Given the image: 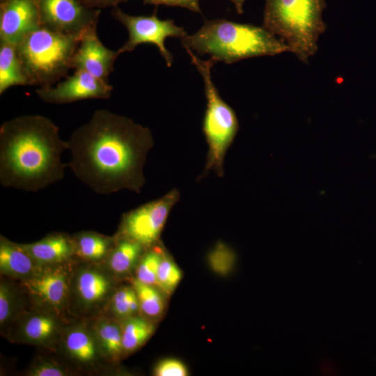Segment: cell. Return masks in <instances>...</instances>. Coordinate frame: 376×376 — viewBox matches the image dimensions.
Here are the masks:
<instances>
[{"instance_id": "6da1fadb", "label": "cell", "mask_w": 376, "mask_h": 376, "mask_svg": "<svg viewBox=\"0 0 376 376\" xmlns=\"http://www.w3.org/2000/svg\"><path fill=\"white\" fill-rule=\"evenodd\" d=\"M67 167L97 194L121 190L139 194L144 165L154 146L148 127L107 109H97L67 140Z\"/></svg>"}, {"instance_id": "7a4b0ae2", "label": "cell", "mask_w": 376, "mask_h": 376, "mask_svg": "<svg viewBox=\"0 0 376 376\" xmlns=\"http://www.w3.org/2000/svg\"><path fill=\"white\" fill-rule=\"evenodd\" d=\"M67 141L58 127L42 115H23L0 127V183L4 187L37 192L59 182L67 164Z\"/></svg>"}, {"instance_id": "3957f363", "label": "cell", "mask_w": 376, "mask_h": 376, "mask_svg": "<svg viewBox=\"0 0 376 376\" xmlns=\"http://www.w3.org/2000/svg\"><path fill=\"white\" fill-rule=\"evenodd\" d=\"M181 44L198 54H209L230 64L240 60L290 52L288 45L263 26L224 19L205 20L196 33L181 38Z\"/></svg>"}, {"instance_id": "277c9868", "label": "cell", "mask_w": 376, "mask_h": 376, "mask_svg": "<svg viewBox=\"0 0 376 376\" xmlns=\"http://www.w3.org/2000/svg\"><path fill=\"white\" fill-rule=\"evenodd\" d=\"M326 6V0H265L263 26L307 63L327 29L322 18Z\"/></svg>"}, {"instance_id": "5b68a950", "label": "cell", "mask_w": 376, "mask_h": 376, "mask_svg": "<svg viewBox=\"0 0 376 376\" xmlns=\"http://www.w3.org/2000/svg\"><path fill=\"white\" fill-rule=\"evenodd\" d=\"M83 33L40 26L26 36L16 46L29 86L48 87L67 77Z\"/></svg>"}, {"instance_id": "8992f818", "label": "cell", "mask_w": 376, "mask_h": 376, "mask_svg": "<svg viewBox=\"0 0 376 376\" xmlns=\"http://www.w3.org/2000/svg\"><path fill=\"white\" fill-rule=\"evenodd\" d=\"M186 51L203 77L207 100L203 130L208 151L204 170L199 178H204L211 171L222 177L224 158L238 131V120L234 110L219 95L212 79L211 69L217 61L212 58L201 60L189 48Z\"/></svg>"}, {"instance_id": "52a82bcc", "label": "cell", "mask_w": 376, "mask_h": 376, "mask_svg": "<svg viewBox=\"0 0 376 376\" xmlns=\"http://www.w3.org/2000/svg\"><path fill=\"white\" fill-rule=\"evenodd\" d=\"M179 199L180 192L173 189L162 197L125 213L115 235L134 240L146 247L157 244L169 214Z\"/></svg>"}, {"instance_id": "ba28073f", "label": "cell", "mask_w": 376, "mask_h": 376, "mask_svg": "<svg viewBox=\"0 0 376 376\" xmlns=\"http://www.w3.org/2000/svg\"><path fill=\"white\" fill-rule=\"evenodd\" d=\"M111 15L129 33L127 41L117 50L119 54L132 52L140 44L150 43L157 46L166 65H172L173 55L166 49L165 40L169 37L184 38L187 35L184 28L176 26L172 19H159L156 10L150 16H134L116 6L113 7Z\"/></svg>"}, {"instance_id": "9c48e42d", "label": "cell", "mask_w": 376, "mask_h": 376, "mask_svg": "<svg viewBox=\"0 0 376 376\" xmlns=\"http://www.w3.org/2000/svg\"><path fill=\"white\" fill-rule=\"evenodd\" d=\"M70 262L42 265L21 281L23 290L38 306L61 314L68 305L73 274Z\"/></svg>"}, {"instance_id": "30bf717a", "label": "cell", "mask_w": 376, "mask_h": 376, "mask_svg": "<svg viewBox=\"0 0 376 376\" xmlns=\"http://www.w3.org/2000/svg\"><path fill=\"white\" fill-rule=\"evenodd\" d=\"M115 290L108 269L91 263L73 272L69 303L79 313H97L108 305Z\"/></svg>"}, {"instance_id": "8fae6325", "label": "cell", "mask_w": 376, "mask_h": 376, "mask_svg": "<svg viewBox=\"0 0 376 376\" xmlns=\"http://www.w3.org/2000/svg\"><path fill=\"white\" fill-rule=\"evenodd\" d=\"M40 24L58 32L81 34L97 24L100 10L81 0H38Z\"/></svg>"}, {"instance_id": "7c38bea8", "label": "cell", "mask_w": 376, "mask_h": 376, "mask_svg": "<svg viewBox=\"0 0 376 376\" xmlns=\"http://www.w3.org/2000/svg\"><path fill=\"white\" fill-rule=\"evenodd\" d=\"M60 314L38 306L24 311L11 324V339L45 348H54L64 328Z\"/></svg>"}, {"instance_id": "4fadbf2b", "label": "cell", "mask_w": 376, "mask_h": 376, "mask_svg": "<svg viewBox=\"0 0 376 376\" xmlns=\"http://www.w3.org/2000/svg\"><path fill=\"white\" fill-rule=\"evenodd\" d=\"M113 87L90 73L75 70L56 86L38 88V97L49 104H63L88 99H108Z\"/></svg>"}, {"instance_id": "5bb4252c", "label": "cell", "mask_w": 376, "mask_h": 376, "mask_svg": "<svg viewBox=\"0 0 376 376\" xmlns=\"http://www.w3.org/2000/svg\"><path fill=\"white\" fill-rule=\"evenodd\" d=\"M40 26L38 0H1L0 41L17 45Z\"/></svg>"}, {"instance_id": "9a60e30c", "label": "cell", "mask_w": 376, "mask_h": 376, "mask_svg": "<svg viewBox=\"0 0 376 376\" xmlns=\"http://www.w3.org/2000/svg\"><path fill=\"white\" fill-rule=\"evenodd\" d=\"M97 24L91 26L83 34L76 50L72 68L84 70L109 82V76L120 55L118 51L107 48L97 33Z\"/></svg>"}, {"instance_id": "2e32d148", "label": "cell", "mask_w": 376, "mask_h": 376, "mask_svg": "<svg viewBox=\"0 0 376 376\" xmlns=\"http://www.w3.org/2000/svg\"><path fill=\"white\" fill-rule=\"evenodd\" d=\"M59 343L68 359L79 366L92 368L103 359L91 326L81 322L65 326Z\"/></svg>"}, {"instance_id": "e0dca14e", "label": "cell", "mask_w": 376, "mask_h": 376, "mask_svg": "<svg viewBox=\"0 0 376 376\" xmlns=\"http://www.w3.org/2000/svg\"><path fill=\"white\" fill-rule=\"evenodd\" d=\"M19 245L40 265L65 263L75 257L72 237L65 233H52L37 242Z\"/></svg>"}, {"instance_id": "ac0fdd59", "label": "cell", "mask_w": 376, "mask_h": 376, "mask_svg": "<svg viewBox=\"0 0 376 376\" xmlns=\"http://www.w3.org/2000/svg\"><path fill=\"white\" fill-rule=\"evenodd\" d=\"M42 265L18 243L13 242L3 236L0 237V271L9 277L24 280L33 274Z\"/></svg>"}, {"instance_id": "d6986e66", "label": "cell", "mask_w": 376, "mask_h": 376, "mask_svg": "<svg viewBox=\"0 0 376 376\" xmlns=\"http://www.w3.org/2000/svg\"><path fill=\"white\" fill-rule=\"evenodd\" d=\"M116 237L115 244L105 260L108 271L115 276L131 274L148 247L126 237Z\"/></svg>"}, {"instance_id": "ffe728a7", "label": "cell", "mask_w": 376, "mask_h": 376, "mask_svg": "<svg viewBox=\"0 0 376 376\" xmlns=\"http://www.w3.org/2000/svg\"><path fill=\"white\" fill-rule=\"evenodd\" d=\"M104 359L117 361L123 357L121 322L110 318H100L91 324Z\"/></svg>"}, {"instance_id": "44dd1931", "label": "cell", "mask_w": 376, "mask_h": 376, "mask_svg": "<svg viewBox=\"0 0 376 376\" xmlns=\"http://www.w3.org/2000/svg\"><path fill=\"white\" fill-rule=\"evenodd\" d=\"M72 237L75 257L92 263L105 261L116 242L115 236L108 237L93 231L80 232Z\"/></svg>"}, {"instance_id": "7402d4cb", "label": "cell", "mask_w": 376, "mask_h": 376, "mask_svg": "<svg viewBox=\"0 0 376 376\" xmlns=\"http://www.w3.org/2000/svg\"><path fill=\"white\" fill-rule=\"evenodd\" d=\"M16 86H29L17 46L0 41V95Z\"/></svg>"}, {"instance_id": "603a6c76", "label": "cell", "mask_w": 376, "mask_h": 376, "mask_svg": "<svg viewBox=\"0 0 376 376\" xmlns=\"http://www.w3.org/2000/svg\"><path fill=\"white\" fill-rule=\"evenodd\" d=\"M120 322L123 356L133 353L144 345L155 328L153 321L139 314Z\"/></svg>"}, {"instance_id": "cb8c5ba5", "label": "cell", "mask_w": 376, "mask_h": 376, "mask_svg": "<svg viewBox=\"0 0 376 376\" xmlns=\"http://www.w3.org/2000/svg\"><path fill=\"white\" fill-rule=\"evenodd\" d=\"M132 285L138 297L141 315L152 321L159 319L166 307L165 295L157 287L136 279L132 280Z\"/></svg>"}, {"instance_id": "d4e9b609", "label": "cell", "mask_w": 376, "mask_h": 376, "mask_svg": "<svg viewBox=\"0 0 376 376\" xmlns=\"http://www.w3.org/2000/svg\"><path fill=\"white\" fill-rule=\"evenodd\" d=\"M109 311L116 319L122 321L140 313L139 303L133 285L116 289L109 301Z\"/></svg>"}, {"instance_id": "484cf974", "label": "cell", "mask_w": 376, "mask_h": 376, "mask_svg": "<svg viewBox=\"0 0 376 376\" xmlns=\"http://www.w3.org/2000/svg\"><path fill=\"white\" fill-rule=\"evenodd\" d=\"M24 311L22 299L17 290L4 281L0 284V326L1 329L10 327Z\"/></svg>"}, {"instance_id": "4316f807", "label": "cell", "mask_w": 376, "mask_h": 376, "mask_svg": "<svg viewBox=\"0 0 376 376\" xmlns=\"http://www.w3.org/2000/svg\"><path fill=\"white\" fill-rule=\"evenodd\" d=\"M164 251L159 242L148 247L135 269L136 279L145 284L156 286L157 272Z\"/></svg>"}, {"instance_id": "83f0119b", "label": "cell", "mask_w": 376, "mask_h": 376, "mask_svg": "<svg viewBox=\"0 0 376 376\" xmlns=\"http://www.w3.org/2000/svg\"><path fill=\"white\" fill-rule=\"evenodd\" d=\"M236 262L234 251L224 242L219 241L210 251L207 263L211 270L221 276H228Z\"/></svg>"}, {"instance_id": "f1b7e54d", "label": "cell", "mask_w": 376, "mask_h": 376, "mask_svg": "<svg viewBox=\"0 0 376 376\" xmlns=\"http://www.w3.org/2000/svg\"><path fill=\"white\" fill-rule=\"evenodd\" d=\"M182 272L171 256L164 251L157 277V287L164 295H171L178 285Z\"/></svg>"}, {"instance_id": "f546056e", "label": "cell", "mask_w": 376, "mask_h": 376, "mask_svg": "<svg viewBox=\"0 0 376 376\" xmlns=\"http://www.w3.org/2000/svg\"><path fill=\"white\" fill-rule=\"evenodd\" d=\"M29 376H66L69 375L67 368L48 359L39 358L28 369Z\"/></svg>"}, {"instance_id": "4dcf8cb0", "label": "cell", "mask_w": 376, "mask_h": 376, "mask_svg": "<svg viewBox=\"0 0 376 376\" xmlns=\"http://www.w3.org/2000/svg\"><path fill=\"white\" fill-rule=\"evenodd\" d=\"M153 375L155 376H187L188 370L181 361L168 358L158 362L154 369Z\"/></svg>"}, {"instance_id": "1f68e13d", "label": "cell", "mask_w": 376, "mask_h": 376, "mask_svg": "<svg viewBox=\"0 0 376 376\" xmlns=\"http://www.w3.org/2000/svg\"><path fill=\"white\" fill-rule=\"evenodd\" d=\"M145 4L179 6L201 13L199 0H143Z\"/></svg>"}, {"instance_id": "d6a6232c", "label": "cell", "mask_w": 376, "mask_h": 376, "mask_svg": "<svg viewBox=\"0 0 376 376\" xmlns=\"http://www.w3.org/2000/svg\"><path fill=\"white\" fill-rule=\"evenodd\" d=\"M128 0H84V3L92 8L100 9L107 7H114L120 3L127 2Z\"/></svg>"}, {"instance_id": "836d02e7", "label": "cell", "mask_w": 376, "mask_h": 376, "mask_svg": "<svg viewBox=\"0 0 376 376\" xmlns=\"http://www.w3.org/2000/svg\"><path fill=\"white\" fill-rule=\"evenodd\" d=\"M235 5V9L239 14H242L244 12L243 6L245 0H230Z\"/></svg>"}, {"instance_id": "e575fe53", "label": "cell", "mask_w": 376, "mask_h": 376, "mask_svg": "<svg viewBox=\"0 0 376 376\" xmlns=\"http://www.w3.org/2000/svg\"><path fill=\"white\" fill-rule=\"evenodd\" d=\"M81 1L84 2V0H81Z\"/></svg>"}]
</instances>
